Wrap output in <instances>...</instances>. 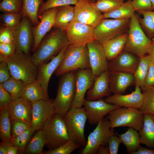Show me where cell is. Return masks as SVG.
I'll return each instance as SVG.
<instances>
[{
  "label": "cell",
  "mask_w": 154,
  "mask_h": 154,
  "mask_svg": "<svg viewBox=\"0 0 154 154\" xmlns=\"http://www.w3.org/2000/svg\"><path fill=\"white\" fill-rule=\"evenodd\" d=\"M70 44L66 32L54 28L43 38L37 50L31 56L32 61L37 67L51 60Z\"/></svg>",
  "instance_id": "6da1fadb"
},
{
  "label": "cell",
  "mask_w": 154,
  "mask_h": 154,
  "mask_svg": "<svg viewBox=\"0 0 154 154\" xmlns=\"http://www.w3.org/2000/svg\"><path fill=\"white\" fill-rule=\"evenodd\" d=\"M75 90V71L61 75L56 96L52 102L55 113L63 116L67 113L71 108Z\"/></svg>",
  "instance_id": "7a4b0ae2"
},
{
  "label": "cell",
  "mask_w": 154,
  "mask_h": 154,
  "mask_svg": "<svg viewBox=\"0 0 154 154\" xmlns=\"http://www.w3.org/2000/svg\"><path fill=\"white\" fill-rule=\"evenodd\" d=\"M138 17L134 14L130 19L127 39L123 51L140 57L147 54L152 40L142 28Z\"/></svg>",
  "instance_id": "3957f363"
},
{
  "label": "cell",
  "mask_w": 154,
  "mask_h": 154,
  "mask_svg": "<svg viewBox=\"0 0 154 154\" xmlns=\"http://www.w3.org/2000/svg\"><path fill=\"white\" fill-rule=\"evenodd\" d=\"M5 61L7 62L11 76L26 84L37 80V68L33 64L30 54L16 52Z\"/></svg>",
  "instance_id": "277c9868"
},
{
  "label": "cell",
  "mask_w": 154,
  "mask_h": 154,
  "mask_svg": "<svg viewBox=\"0 0 154 154\" xmlns=\"http://www.w3.org/2000/svg\"><path fill=\"white\" fill-rule=\"evenodd\" d=\"M90 68L87 45L80 47L70 44L65 52L63 61L55 72L57 76L79 69Z\"/></svg>",
  "instance_id": "5b68a950"
},
{
  "label": "cell",
  "mask_w": 154,
  "mask_h": 154,
  "mask_svg": "<svg viewBox=\"0 0 154 154\" xmlns=\"http://www.w3.org/2000/svg\"><path fill=\"white\" fill-rule=\"evenodd\" d=\"M45 145L49 150L54 149L70 139L63 116L55 113L42 128Z\"/></svg>",
  "instance_id": "8992f818"
},
{
  "label": "cell",
  "mask_w": 154,
  "mask_h": 154,
  "mask_svg": "<svg viewBox=\"0 0 154 154\" xmlns=\"http://www.w3.org/2000/svg\"><path fill=\"white\" fill-rule=\"evenodd\" d=\"M144 115L138 109L118 107L110 111L106 117L112 128L127 127L139 131L143 126Z\"/></svg>",
  "instance_id": "52a82bcc"
},
{
  "label": "cell",
  "mask_w": 154,
  "mask_h": 154,
  "mask_svg": "<svg viewBox=\"0 0 154 154\" xmlns=\"http://www.w3.org/2000/svg\"><path fill=\"white\" fill-rule=\"evenodd\" d=\"M63 117L70 139L81 147L85 146L87 141L84 130L88 117L84 107L71 108Z\"/></svg>",
  "instance_id": "ba28073f"
},
{
  "label": "cell",
  "mask_w": 154,
  "mask_h": 154,
  "mask_svg": "<svg viewBox=\"0 0 154 154\" xmlns=\"http://www.w3.org/2000/svg\"><path fill=\"white\" fill-rule=\"evenodd\" d=\"M114 128H111L110 121L106 117L99 121L88 137L86 145L80 152L81 154H95L101 145L108 146V141L116 134Z\"/></svg>",
  "instance_id": "9c48e42d"
},
{
  "label": "cell",
  "mask_w": 154,
  "mask_h": 154,
  "mask_svg": "<svg viewBox=\"0 0 154 154\" xmlns=\"http://www.w3.org/2000/svg\"><path fill=\"white\" fill-rule=\"evenodd\" d=\"M130 19H103L94 28L95 40L102 44L106 41L125 33L129 28Z\"/></svg>",
  "instance_id": "30bf717a"
},
{
  "label": "cell",
  "mask_w": 154,
  "mask_h": 154,
  "mask_svg": "<svg viewBox=\"0 0 154 154\" xmlns=\"http://www.w3.org/2000/svg\"><path fill=\"white\" fill-rule=\"evenodd\" d=\"M94 30L93 27L73 19L66 32L70 44L80 47L95 40Z\"/></svg>",
  "instance_id": "8fae6325"
},
{
  "label": "cell",
  "mask_w": 154,
  "mask_h": 154,
  "mask_svg": "<svg viewBox=\"0 0 154 154\" xmlns=\"http://www.w3.org/2000/svg\"><path fill=\"white\" fill-rule=\"evenodd\" d=\"M93 0H79L75 5L73 20L94 28L103 19Z\"/></svg>",
  "instance_id": "7c38bea8"
},
{
  "label": "cell",
  "mask_w": 154,
  "mask_h": 154,
  "mask_svg": "<svg viewBox=\"0 0 154 154\" xmlns=\"http://www.w3.org/2000/svg\"><path fill=\"white\" fill-rule=\"evenodd\" d=\"M96 77L92 73L90 68L76 70L75 93L71 108L82 107L85 99V94L92 87Z\"/></svg>",
  "instance_id": "4fadbf2b"
},
{
  "label": "cell",
  "mask_w": 154,
  "mask_h": 154,
  "mask_svg": "<svg viewBox=\"0 0 154 154\" xmlns=\"http://www.w3.org/2000/svg\"><path fill=\"white\" fill-rule=\"evenodd\" d=\"M31 22L27 17H23L14 31L16 52L29 54L33 39Z\"/></svg>",
  "instance_id": "5bb4252c"
},
{
  "label": "cell",
  "mask_w": 154,
  "mask_h": 154,
  "mask_svg": "<svg viewBox=\"0 0 154 154\" xmlns=\"http://www.w3.org/2000/svg\"><path fill=\"white\" fill-rule=\"evenodd\" d=\"M57 7L51 8L43 12L39 16L40 21L33 28L34 42L32 50L34 52L41 41L53 28Z\"/></svg>",
  "instance_id": "9a60e30c"
},
{
  "label": "cell",
  "mask_w": 154,
  "mask_h": 154,
  "mask_svg": "<svg viewBox=\"0 0 154 154\" xmlns=\"http://www.w3.org/2000/svg\"><path fill=\"white\" fill-rule=\"evenodd\" d=\"M83 106L86 112L89 123L91 125L97 124L110 111L119 107L108 103L102 98L94 101L85 99Z\"/></svg>",
  "instance_id": "2e32d148"
},
{
  "label": "cell",
  "mask_w": 154,
  "mask_h": 154,
  "mask_svg": "<svg viewBox=\"0 0 154 154\" xmlns=\"http://www.w3.org/2000/svg\"><path fill=\"white\" fill-rule=\"evenodd\" d=\"M140 57L123 51L117 57L108 62L110 72H121L133 74L139 65Z\"/></svg>",
  "instance_id": "e0dca14e"
},
{
  "label": "cell",
  "mask_w": 154,
  "mask_h": 154,
  "mask_svg": "<svg viewBox=\"0 0 154 154\" xmlns=\"http://www.w3.org/2000/svg\"><path fill=\"white\" fill-rule=\"evenodd\" d=\"M87 45L88 50L90 68L93 74L97 76L108 70V61L102 44L94 40Z\"/></svg>",
  "instance_id": "ac0fdd59"
},
{
  "label": "cell",
  "mask_w": 154,
  "mask_h": 154,
  "mask_svg": "<svg viewBox=\"0 0 154 154\" xmlns=\"http://www.w3.org/2000/svg\"><path fill=\"white\" fill-rule=\"evenodd\" d=\"M67 46L64 47L58 54L52 58L49 62L43 63L37 67V80L43 88L46 96L49 98L48 87L50 78L61 64Z\"/></svg>",
  "instance_id": "d6986e66"
},
{
  "label": "cell",
  "mask_w": 154,
  "mask_h": 154,
  "mask_svg": "<svg viewBox=\"0 0 154 154\" xmlns=\"http://www.w3.org/2000/svg\"><path fill=\"white\" fill-rule=\"evenodd\" d=\"M32 127L36 131L42 129L55 113L52 102L42 99L32 103Z\"/></svg>",
  "instance_id": "ffe728a7"
},
{
  "label": "cell",
  "mask_w": 154,
  "mask_h": 154,
  "mask_svg": "<svg viewBox=\"0 0 154 154\" xmlns=\"http://www.w3.org/2000/svg\"><path fill=\"white\" fill-rule=\"evenodd\" d=\"M143 95L140 88L136 86L135 90L126 95L114 94L104 99L108 103L119 107L132 108L139 109L143 102Z\"/></svg>",
  "instance_id": "44dd1931"
},
{
  "label": "cell",
  "mask_w": 154,
  "mask_h": 154,
  "mask_svg": "<svg viewBox=\"0 0 154 154\" xmlns=\"http://www.w3.org/2000/svg\"><path fill=\"white\" fill-rule=\"evenodd\" d=\"M32 103L24 97L13 98L7 108L11 120L20 119L31 123Z\"/></svg>",
  "instance_id": "7402d4cb"
},
{
  "label": "cell",
  "mask_w": 154,
  "mask_h": 154,
  "mask_svg": "<svg viewBox=\"0 0 154 154\" xmlns=\"http://www.w3.org/2000/svg\"><path fill=\"white\" fill-rule=\"evenodd\" d=\"M110 72L107 70L96 77L92 87L87 92L86 100H96L110 95Z\"/></svg>",
  "instance_id": "603a6c76"
},
{
  "label": "cell",
  "mask_w": 154,
  "mask_h": 154,
  "mask_svg": "<svg viewBox=\"0 0 154 154\" xmlns=\"http://www.w3.org/2000/svg\"><path fill=\"white\" fill-rule=\"evenodd\" d=\"M110 73V88L114 94H123L127 88L134 83L133 74L121 72Z\"/></svg>",
  "instance_id": "cb8c5ba5"
},
{
  "label": "cell",
  "mask_w": 154,
  "mask_h": 154,
  "mask_svg": "<svg viewBox=\"0 0 154 154\" xmlns=\"http://www.w3.org/2000/svg\"><path fill=\"white\" fill-rule=\"evenodd\" d=\"M127 36L128 33H123L102 44L108 61L116 58L123 51Z\"/></svg>",
  "instance_id": "d4e9b609"
},
{
  "label": "cell",
  "mask_w": 154,
  "mask_h": 154,
  "mask_svg": "<svg viewBox=\"0 0 154 154\" xmlns=\"http://www.w3.org/2000/svg\"><path fill=\"white\" fill-rule=\"evenodd\" d=\"M144 114L143 126L139 131L141 143L148 148L154 149V115Z\"/></svg>",
  "instance_id": "484cf974"
},
{
  "label": "cell",
  "mask_w": 154,
  "mask_h": 154,
  "mask_svg": "<svg viewBox=\"0 0 154 154\" xmlns=\"http://www.w3.org/2000/svg\"><path fill=\"white\" fill-rule=\"evenodd\" d=\"M74 7L70 5L57 7L53 28L66 31L69 23L73 19Z\"/></svg>",
  "instance_id": "4316f807"
},
{
  "label": "cell",
  "mask_w": 154,
  "mask_h": 154,
  "mask_svg": "<svg viewBox=\"0 0 154 154\" xmlns=\"http://www.w3.org/2000/svg\"><path fill=\"white\" fill-rule=\"evenodd\" d=\"M117 135L121 138L122 143L125 146L129 153L133 154L141 143L139 132L133 128H129L125 133Z\"/></svg>",
  "instance_id": "83f0119b"
},
{
  "label": "cell",
  "mask_w": 154,
  "mask_h": 154,
  "mask_svg": "<svg viewBox=\"0 0 154 154\" xmlns=\"http://www.w3.org/2000/svg\"><path fill=\"white\" fill-rule=\"evenodd\" d=\"M43 0H23L21 11L22 17H27L35 26L39 23L38 20V12Z\"/></svg>",
  "instance_id": "f1b7e54d"
},
{
  "label": "cell",
  "mask_w": 154,
  "mask_h": 154,
  "mask_svg": "<svg viewBox=\"0 0 154 154\" xmlns=\"http://www.w3.org/2000/svg\"><path fill=\"white\" fill-rule=\"evenodd\" d=\"M23 97L33 103L40 100H50L46 96L43 88L37 80L27 84Z\"/></svg>",
  "instance_id": "f546056e"
},
{
  "label": "cell",
  "mask_w": 154,
  "mask_h": 154,
  "mask_svg": "<svg viewBox=\"0 0 154 154\" xmlns=\"http://www.w3.org/2000/svg\"><path fill=\"white\" fill-rule=\"evenodd\" d=\"M152 59V57L148 54L140 57L139 65L133 74L135 86L141 88L145 85V80Z\"/></svg>",
  "instance_id": "4dcf8cb0"
},
{
  "label": "cell",
  "mask_w": 154,
  "mask_h": 154,
  "mask_svg": "<svg viewBox=\"0 0 154 154\" xmlns=\"http://www.w3.org/2000/svg\"><path fill=\"white\" fill-rule=\"evenodd\" d=\"M45 138L42 128L39 129L32 136L26 149L27 154H43L44 147L45 145Z\"/></svg>",
  "instance_id": "1f68e13d"
},
{
  "label": "cell",
  "mask_w": 154,
  "mask_h": 154,
  "mask_svg": "<svg viewBox=\"0 0 154 154\" xmlns=\"http://www.w3.org/2000/svg\"><path fill=\"white\" fill-rule=\"evenodd\" d=\"M135 11L132 4V0H128L115 10L103 14V18L118 19H130Z\"/></svg>",
  "instance_id": "d6a6232c"
},
{
  "label": "cell",
  "mask_w": 154,
  "mask_h": 154,
  "mask_svg": "<svg viewBox=\"0 0 154 154\" xmlns=\"http://www.w3.org/2000/svg\"><path fill=\"white\" fill-rule=\"evenodd\" d=\"M143 18L138 17L141 26L147 37L151 39L154 37V11H136Z\"/></svg>",
  "instance_id": "836d02e7"
},
{
  "label": "cell",
  "mask_w": 154,
  "mask_h": 154,
  "mask_svg": "<svg viewBox=\"0 0 154 154\" xmlns=\"http://www.w3.org/2000/svg\"><path fill=\"white\" fill-rule=\"evenodd\" d=\"M141 89L143 99L142 106L139 109L144 114L154 115V86H144Z\"/></svg>",
  "instance_id": "e575fe53"
},
{
  "label": "cell",
  "mask_w": 154,
  "mask_h": 154,
  "mask_svg": "<svg viewBox=\"0 0 154 154\" xmlns=\"http://www.w3.org/2000/svg\"><path fill=\"white\" fill-rule=\"evenodd\" d=\"M11 122L6 108L0 109V138L1 141L11 140Z\"/></svg>",
  "instance_id": "d590c367"
},
{
  "label": "cell",
  "mask_w": 154,
  "mask_h": 154,
  "mask_svg": "<svg viewBox=\"0 0 154 154\" xmlns=\"http://www.w3.org/2000/svg\"><path fill=\"white\" fill-rule=\"evenodd\" d=\"M11 95L12 98L22 97L27 84L22 80L11 76L8 80L1 84Z\"/></svg>",
  "instance_id": "8d00e7d4"
},
{
  "label": "cell",
  "mask_w": 154,
  "mask_h": 154,
  "mask_svg": "<svg viewBox=\"0 0 154 154\" xmlns=\"http://www.w3.org/2000/svg\"><path fill=\"white\" fill-rule=\"evenodd\" d=\"M36 131L31 127L15 137L12 139V143L13 145L18 148L19 154H24L25 153L26 147Z\"/></svg>",
  "instance_id": "74e56055"
},
{
  "label": "cell",
  "mask_w": 154,
  "mask_h": 154,
  "mask_svg": "<svg viewBox=\"0 0 154 154\" xmlns=\"http://www.w3.org/2000/svg\"><path fill=\"white\" fill-rule=\"evenodd\" d=\"M22 17L21 13H3L0 18L3 26L14 31L20 23Z\"/></svg>",
  "instance_id": "f35d334b"
},
{
  "label": "cell",
  "mask_w": 154,
  "mask_h": 154,
  "mask_svg": "<svg viewBox=\"0 0 154 154\" xmlns=\"http://www.w3.org/2000/svg\"><path fill=\"white\" fill-rule=\"evenodd\" d=\"M124 0H96L95 5L98 9L103 13L112 11L120 7Z\"/></svg>",
  "instance_id": "ab89813d"
},
{
  "label": "cell",
  "mask_w": 154,
  "mask_h": 154,
  "mask_svg": "<svg viewBox=\"0 0 154 154\" xmlns=\"http://www.w3.org/2000/svg\"><path fill=\"white\" fill-rule=\"evenodd\" d=\"M23 4V0H2L0 10L3 13H20Z\"/></svg>",
  "instance_id": "60d3db41"
},
{
  "label": "cell",
  "mask_w": 154,
  "mask_h": 154,
  "mask_svg": "<svg viewBox=\"0 0 154 154\" xmlns=\"http://www.w3.org/2000/svg\"><path fill=\"white\" fill-rule=\"evenodd\" d=\"M79 0H47L40 6L38 12V15L44 11L51 8L58 7L65 5H75Z\"/></svg>",
  "instance_id": "b9f144b4"
},
{
  "label": "cell",
  "mask_w": 154,
  "mask_h": 154,
  "mask_svg": "<svg viewBox=\"0 0 154 154\" xmlns=\"http://www.w3.org/2000/svg\"><path fill=\"white\" fill-rule=\"evenodd\" d=\"M81 147L70 139L65 143L58 147L44 152V154H70L76 149Z\"/></svg>",
  "instance_id": "7bdbcfd3"
},
{
  "label": "cell",
  "mask_w": 154,
  "mask_h": 154,
  "mask_svg": "<svg viewBox=\"0 0 154 154\" xmlns=\"http://www.w3.org/2000/svg\"><path fill=\"white\" fill-rule=\"evenodd\" d=\"M12 139L32 127L31 123L20 119L11 120Z\"/></svg>",
  "instance_id": "ee69618b"
},
{
  "label": "cell",
  "mask_w": 154,
  "mask_h": 154,
  "mask_svg": "<svg viewBox=\"0 0 154 154\" xmlns=\"http://www.w3.org/2000/svg\"><path fill=\"white\" fill-rule=\"evenodd\" d=\"M16 52V46L15 43L5 44L0 43V62L6 59Z\"/></svg>",
  "instance_id": "f6af8a7d"
},
{
  "label": "cell",
  "mask_w": 154,
  "mask_h": 154,
  "mask_svg": "<svg viewBox=\"0 0 154 154\" xmlns=\"http://www.w3.org/2000/svg\"><path fill=\"white\" fill-rule=\"evenodd\" d=\"M0 43L5 44L15 43L14 31L3 26H1Z\"/></svg>",
  "instance_id": "bcb514c9"
},
{
  "label": "cell",
  "mask_w": 154,
  "mask_h": 154,
  "mask_svg": "<svg viewBox=\"0 0 154 154\" xmlns=\"http://www.w3.org/2000/svg\"><path fill=\"white\" fill-rule=\"evenodd\" d=\"M132 6L135 11H153L151 0H132Z\"/></svg>",
  "instance_id": "7dc6e473"
},
{
  "label": "cell",
  "mask_w": 154,
  "mask_h": 154,
  "mask_svg": "<svg viewBox=\"0 0 154 154\" xmlns=\"http://www.w3.org/2000/svg\"><path fill=\"white\" fill-rule=\"evenodd\" d=\"M12 99L10 94L0 84V109H7Z\"/></svg>",
  "instance_id": "c3c4849f"
},
{
  "label": "cell",
  "mask_w": 154,
  "mask_h": 154,
  "mask_svg": "<svg viewBox=\"0 0 154 154\" xmlns=\"http://www.w3.org/2000/svg\"><path fill=\"white\" fill-rule=\"evenodd\" d=\"M116 134L112 135L108 141V145L110 154H117L119 145L122 143L121 138Z\"/></svg>",
  "instance_id": "681fc988"
},
{
  "label": "cell",
  "mask_w": 154,
  "mask_h": 154,
  "mask_svg": "<svg viewBox=\"0 0 154 154\" xmlns=\"http://www.w3.org/2000/svg\"><path fill=\"white\" fill-rule=\"evenodd\" d=\"M11 77L10 72L6 62L4 61L0 62V84L5 82Z\"/></svg>",
  "instance_id": "f907efd6"
},
{
  "label": "cell",
  "mask_w": 154,
  "mask_h": 154,
  "mask_svg": "<svg viewBox=\"0 0 154 154\" xmlns=\"http://www.w3.org/2000/svg\"><path fill=\"white\" fill-rule=\"evenodd\" d=\"M144 86H154V61L153 58L149 65Z\"/></svg>",
  "instance_id": "816d5d0a"
},
{
  "label": "cell",
  "mask_w": 154,
  "mask_h": 154,
  "mask_svg": "<svg viewBox=\"0 0 154 154\" xmlns=\"http://www.w3.org/2000/svg\"><path fill=\"white\" fill-rule=\"evenodd\" d=\"M13 145L11 140L1 141L0 144V154H7L9 148Z\"/></svg>",
  "instance_id": "f5cc1de1"
},
{
  "label": "cell",
  "mask_w": 154,
  "mask_h": 154,
  "mask_svg": "<svg viewBox=\"0 0 154 154\" xmlns=\"http://www.w3.org/2000/svg\"><path fill=\"white\" fill-rule=\"evenodd\" d=\"M133 154H154V149L146 148L140 145Z\"/></svg>",
  "instance_id": "db71d44e"
},
{
  "label": "cell",
  "mask_w": 154,
  "mask_h": 154,
  "mask_svg": "<svg viewBox=\"0 0 154 154\" xmlns=\"http://www.w3.org/2000/svg\"><path fill=\"white\" fill-rule=\"evenodd\" d=\"M96 154H110L109 149L108 146L101 145L98 149Z\"/></svg>",
  "instance_id": "11a10c76"
},
{
  "label": "cell",
  "mask_w": 154,
  "mask_h": 154,
  "mask_svg": "<svg viewBox=\"0 0 154 154\" xmlns=\"http://www.w3.org/2000/svg\"><path fill=\"white\" fill-rule=\"evenodd\" d=\"M152 41L150 46L147 52L154 61V37L151 39Z\"/></svg>",
  "instance_id": "9f6ffc18"
},
{
  "label": "cell",
  "mask_w": 154,
  "mask_h": 154,
  "mask_svg": "<svg viewBox=\"0 0 154 154\" xmlns=\"http://www.w3.org/2000/svg\"><path fill=\"white\" fill-rule=\"evenodd\" d=\"M18 153V148L13 145L10 147L7 153V154H17Z\"/></svg>",
  "instance_id": "6f0895ef"
},
{
  "label": "cell",
  "mask_w": 154,
  "mask_h": 154,
  "mask_svg": "<svg viewBox=\"0 0 154 154\" xmlns=\"http://www.w3.org/2000/svg\"><path fill=\"white\" fill-rule=\"evenodd\" d=\"M152 7L153 11L154 10V0H151Z\"/></svg>",
  "instance_id": "680465c9"
},
{
  "label": "cell",
  "mask_w": 154,
  "mask_h": 154,
  "mask_svg": "<svg viewBox=\"0 0 154 154\" xmlns=\"http://www.w3.org/2000/svg\"><path fill=\"white\" fill-rule=\"evenodd\" d=\"M0 0V1H1L2 0Z\"/></svg>",
  "instance_id": "91938a15"
},
{
  "label": "cell",
  "mask_w": 154,
  "mask_h": 154,
  "mask_svg": "<svg viewBox=\"0 0 154 154\" xmlns=\"http://www.w3.org/2000/svg\"></svg>",
  "instance_id": "94428289"
}]
</instances>
